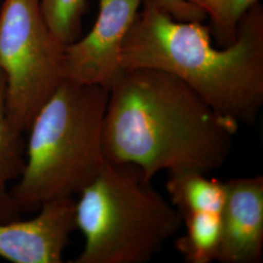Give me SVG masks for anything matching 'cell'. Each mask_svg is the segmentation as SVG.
I'll use <instances>...</instances> for the list:
<instances>
[{"label": "cell", "instance_id": "obj_1", "mask_svg": "<svg viewBox=\"0 0 263 263\" xmlns=\"http://www.w3.org/2000/svg\"><path fill=\"white\" fill-rule=\"evenodd\" d=\"M238 127L177 76L148 67L123 69L108 89L104 158L137 166L147 180L163 171L207 175L228 159Z\"/></svg>", "mask_w": 263, "mask_h": 263}, {"label": "cell", "instance_id": "obj_2", "mask_svg": "<svg viewBox=\"0 0 263 263\" xmlns=\"http://www.w3.org/2000/svg\"><path fill=\"white\" fill-rule=\"evenodd\" d=\"M141 7L123 43V69L167 71L221 116L238 125L254 123L263 105L261 4L245 15L235 41L220 48L203 22L177 21L156 0H142Z\"/></svg>", "mask_w": 263, "mask_h": 263}, {"label": "cell", "instance_id": "obj_3", "mask_svg": "<svg viewBox=\"0 0 263 263\" xmlns=\"http://www.w3.org/2000/svg\"><path fill=\"white\" fill-rule=\"evenodd\" d=\"M108 89L64 80L28 129L26 164L11 196L19 211L73 197L105 163L103 148Z\"/></svg>", "mask_w": 263, "mask_h": 263}, {"label": "cell", "instance_id": "obj_4", "mask_svg": "<svg viewBox=\"0 0 263 263\" xmlns=\"http://www.w3.org/2000/svg\"><path fill=\"white\" fill-rule=\"evenodd\" d=\"M76 223L84 248L73 263H145L177 234L182 219L132 164L105 161L78 194Z\"/></svg>", "mask_w": 263, "mask_h": 263}, {"label": "cell", "instance_id": "obj_5", "mask_svg": "<svg viewBox=\"0 0 263 263\" xmlns=\"http://www.w3.org/2000/svg\"><path fill=\"white\" fill-rule=\"evenodd\" d=\"M66 46L48 28L38 0H4L0 10V69L11 125L28 132L65 80Z\"/></svg>", "mask_w": 263, "mask_h": 263}, {"label": "cell", "instance_id": "obj_6", "mask_svg": "<svg viewBox=\"0 0 263 263\" xmlns=\"http://www.w3.org/2000/svg\"><path fill=\"white\" fill-rule=\"evenodd\" d=\"M99 3L92 29L66 46L65 79L109 89L122 73L123 43L142 0H99Z\"/></svg>", "mask_w": 263, "mask_h": 263}, {"label": "cell", "instance_id": "obj_7", "mask_svg": "<svg viewBox=\"0 0 263 263\" xmlns=\"http://www.w3.org/2000/svg\"><path fill=\"white\" fill-rule=\"evenodd\" d=\"M28 220L0 222V257L13 263H61L76 228V200L58 198L43 203Z\"/></svg>", "mask_w": 263, "mask_h": 263}, {"label": "cell", "instance_id": "obj_8", "mask_svg": "<svg viewBox=\"0 0 263 263\" xmlns=\"http://www.w3.org/2000/svg\"><path fill=\"white\" fill-rule=\"evenodd\" d=\"M220 241L216 261L258 263L263 254V178L224 181Z\"/></svg>", "mask_w": 263, "mask_h": 263}, {"label": "cell", "instance_id": "obj_9", "mask_svg": "<svg viewBox=\"0 0 263 263\" xmlns=\"http://www.w3.org/2000/svg\"><path fill=\"white\" fill-rule=\"evenodd\" d=\"M166 188L169 201L181 219L195 213H221L226 197L221 180L209 179L198 171H178L169 173Z\"/></svg>", "mask_w": 263, "mask_h": 263}, {"label": "cell", "instance_id": "obj_10", "mask_svg": "<svg viewBox=\"0 0 263 263\" xmlns=\"http://www.w3.org/2000/svg\"><path fill=\"white\" fill-rule=\"evenodd\" d=\"M5 90V76L0 69V222L18 219L21 216L8 184L19 179L26 164L24 133L14 128L8 120Z\"/></svg>", "mask_w": 263, "mask_h": 263}, {"label": "cell", "instance_id": "obj_11", "mask_svg": "<svg viewBox=\"0 0 263 263\" xmlns=\"http://www.w3.org/2000/svg\"><path fill=\"white\" fill-rule=\"evenodd\" d=\"M183 235L176 240V249L187 263L216 261L220 241V215L195 213L182 218Z\"/></svg>", "mask_w": 263, "mask_h": 263}, {"label": "cell", "instance_id": "obj_12", "mask_svg": "<svg viewBox=\"0 0 263 263\" xmlns=\"http://www.w3.org/2000/svg\"><path fill=\"white\" fill-rule=\"evenodd\" d=\"M210 18L212 35L220 47L231 45L237 38L240 22L259 0H184Z\"/></svg>", "mask_w": 263, "mask_h": 263}, {"label": "cell", "instance_id": "obj_13", "mask_svg": "<svg viewBox=\"0 0 263 263\" xmlns=\"http://www.w3.org/2000/svg\"><path fill=\"white\" fill-rule=\"evenodd\" d=\"M48 28L65 45L77 40L82 30L87 0H38Z\"/></svg>", "mask_w": 263, "mask_h": 263}, {"label": "cell", "instance_id": "obj_14", "mask_svg": "<svg viewBox=\"0 0 263 263\" xmlns=\"http://www.w3.org/2000/svg\"><path fill=\"white\" fill-rule=\"evenodd\" d=\"M177 21L203 22L206 15L184 0H156Z\"/></svg>", "mask_w": 263, "mask_h": 263}]
</instances>
